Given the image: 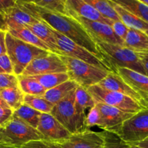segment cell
<instances>
[{
  "instance_id": "obj_1",
  "label": "cell",
  "mask_w": 148,
  "mask_h": 148,
  "mask_svg": "<svg viewBox=\"0 0 148 148\" xmlns=\"http://www.w3.org/2000/svg\"><path fill=\"white\" fill-rule=\"evenodd\" d=\"M17 4L38 20H41L52 28L85 48L101 60L96 43L78 21L71 16L53 12L36 5L32 1L17 0Z\"/></svg>"
},
{
  "instance_id": "obj_2",
  "label": "cell",
  "mask_w": 148,
  "mask_h": 148,
  "mask_svg": "<svg viewBox=\"0 0 148 148\" xmlns=\"http://www.w3.org/2000/svg\"><path fill=\"white\" fill-rule=\"evenodd\" d=\"M97 49L101 56V61L111 72L116 73L117 69L126 68L146 75L142 61L136 52L122 46L105 43H96Z\"/></svg>"
},
{
  "instance_id": "obj_3",
  "label": "cell",
  "mask_w": 148,
  "mask_h": 148,
  "mask_svg": "<svg viewBox=\"0 0 148 148\" xmlns=\"http://www.w3.org/2000/svg\"><path fill=\"white\" fill-rule=\"evenodd\" d=\"M5 42L7 54L12 62L15 75L17 77L23 74L32 61L50 53L13 37L8 32L6 33Z\"/></svg>"
},
{
  "instance_id": "obj_4",
  "label": "cell",
  "mask_w": 148,
  "mask_h": 148,
  "mask_svg": "<svg viewBox=\"0 0 148 148\" xmlns=\"http://www.w3.org/2000/svg\"><path fill=\"white\" fill-rule=\"evenodd\" d=\"M41 140L44 138L36 129L15 116L0 127V145L20 148L30 142Z\"/></svg>"
},
{
  "instance_id": "obj_5",
  "label": "cell",
  "mask_w": 148,
  "mask_h": 148,
  "mask_svg": "<svg viewBox=\"0 0 148 148\" xmlns=\"http://www.w3.org/2000/svg\"><path fill=\"white\" fill-rule=\"evenodd\" d=\"M65 64L69 79L87 90L93 85H98L110 72L94 65L65 56H59Z\"/></svg>"
},
{
  "instance_id": "obj_6",
  "label": "cell",
  "mask_w": 148,
  "mask_h": 148,
  "mask_svg": "<svg viewBox=\"0 0 148 148\" xmlns=\"http://www.w3.org/2000/svg\"><path fill=\"white\" fill-rule=\"evenodd\" d=\"M113 132L130 145L148 138V106L126 120Z\"/></svg>"
},
{
  "instance_id": "obj_7",
  "label": "cell",
  "mask_w": 148,
  "mask_h": 148,
  "mask_svg": "<svg viewBox=\"0 0 148 148\" xmlns=\"http://www.w3.org/2000/svg\"><path fill=\"white\" fill-rule=\"evenodd\" d=\"M86 90L95 103L105 104L133 114H136L145 108L132 98L122 93L107 90L98 85L91 86Z\"/></svg>"
},
{
  "instance_id": "obj_8",
  "label": "cell",
  "mask_w": 148,
  "mask_h": 148,
  "mask_svg": "<svg viewBox=\"0 0 148 148\" xmlns=\"http://www.w3.org/2000/svg\"><path fill=\"white\" fill-rule=\"evenodd\" d=\"M49 27L56 38L57 46V49L59 53H60V56H65L73 58V59H78V60L83 61L89 64L94 65L97 67L106 69V70L110 72V69L100 59H99L97 56L92 54L88 50H86L85 48L79 46L68 38L65 37V36L57 32L50 26Z\"/></svg>"
},
{
  "instance_id": "obj_9",
  "label": "cell",
  "mask_w": 148,
  "mask_h": 148,
  "mask_svg": "<svg viewBox=\"0 0 148 148\" xmlns=\"http://www.w3.org/2000/svg\"><path fill=\"white\" fill-rule=\"evenodd\" d=\"M69 16L80 23L91 38L96 43H105L123 46V41L114 33L111 26L100 22L91 21L76 15L74 13L68 12Z\"/></svg>"
},
{
  "instance_id": "obj_10",
  "label": "cell",
  "mask_w": 148,
  "mask_h": 148,
  "mask_svg": "<svg viewBox=\"0 0 148 148\" xmlns=\"http://www.w3.org/2000/svg\"><path fill=\"white\" fill-rule=\"evenodd\" d=\"M75 90L55 104L50 113L71 134L77 132V118L75 109Z\"/></svg>"
},
{
  "instance_id": "obj_11",
  "label": "cell",
  "mask_w": 148,
  "mask_h": 148,
  "mask_svg": "<svg viewBox=\"0 0 148 148\" xmlns=\"http://www.w3.org/2000/svg\"><path fill=\"white\" fill-rule=\"evenodd\" d=\"M62 72H67L65 64L59 55L50 52L46 56L32 61L21 75L30 77Z\"/></svg>"
},
{
  "instance_id": "obj_12",
  "label": "cell",
  "mask_w": 148,
  "mask_h": 148,
  "mask_svg": "<svg viewBox=\"0 0 148 148\" xmlns=\"http://www.w3.org/2000/svg\"><path fill=\"white\" fill-rule=\"evenodd\" d=\"M104 132L86 130L72 134L68 140L57 143L59 148H104Z\"/></svg>"
},
{
  "instance_id": "obj_13",
  "label": "cell",
  "mask_w": 148,
  "mask_h": 148,
  "mask_svg": "<svg viewBox=\"0 0 148 148\" xmlns=\"http://www.w3.org/2000/svg\"><path fill=\"white\" fill-rule=\"evenodd\" d=\"M95 106L100 113V116L98 127L102 129L104 131L112 132L115 131L126 120L135 114L103 103H96Z\"/></svg>"
},
{
  "instance_id": "obj_14",
  "label": "cell",
  "mask_w": 148,
  "mask_h": 148,
  "mask_svg": "<svg viewBox=\"0 0 148 148\" xmlns=\"http://www.w3.org/2000/svg\"><path fill=\"white\" fill-rule=\"evenodd\" d=\"M37 130L43 135L44 140L54 143H62L72 134L50 114L44 113L41 115Z\"/></svg>"
},
{
  "instance_id": "obj_15",
  "label": "cell",
  "mask_w": 148,
  "mask_h": 148,
  "mask_svg": "<svg viewBox=\"0 0 148 148\" xmlns=\"http://www.w3.org/2000/svg\"><path fill=\"white\" fill-rule=\"evenodd\" d=\"M98 85L107 90L122 93L132 98L143 108H147L148 106V104L144 101L143 98L136 91L133 90L118 74L110 72L108 75L98 84Z\"/></svg>"
},
{
  "instance_id": "obj_16",
  "label": "cell",
  "mask_w": 148,
  "mask_h": 148,
  "mask_svg": "<svg viewBox=\"0 0 148 148\" xmlns=\"http://www.w3.org/2000/svg\"><path fill=\"white\" fill-rule=\"evenodd\" d=\"M96 103L88 91L81 87L75 90V109L77 118V132L86 130V118L91 108L95 106Z\"/></svg>"
},
{
  "instance_id": "obj_17",
  "label": "cell",
  "mask_w": 148,
  "mask_h": 148,
  "mask_svg": "<svg viewBox=\"0 0 148 148\" xmlns=\"http://www.w3.org/2000/svg\"><path fill=\"white\" fill-rule=\"evenodd\" d=\"M68 12L74 13L76 15L91 20L100 22L111 25L113 21L104 18L94 7L90 5L85 0H65Z\"/></svg>"
},
{
  "instance_id": "obj_18",
  "label": "cell",
  "mask_w": 148,
  "mask_h": 148,
  "mask_svg": "<svg viewBox=\"0 0 148 148\" xmlns=\"http://www.w3.org/2000/svg\"><path fill=\"white\" fill-rule=\"evenodd\" d=\"M119 75L148 104V77L126 68L117 69Z\"/></svg>"
},
{
  "instance_id": "obj_19",
  "label": "cell",
  "mask_w": 148,
  "mask_h": 148,
  "mask_svg": "<svg viewBox=\"0 0 148 148\" xmlns=\"http://www.w3.org/2000/svg\"><path fill=\"white\" fill-rule=\"evenodd\" d=\"M25 27L30 30L41 40H42L49 48L52 53L60 56V53L57 46L56 38L47 23L43 20H39L38 23L27 25Z\"/></svg>"
},
{
  "instance_id": "obj_20",
  "label": "cell",
  "mask_w": 148,
  "mask_h": 148,
  "mask_svg": "<svg viewBox=\"0 0 148 148\" xmlns=\"http://www.w3.org/2000/svg\"><path fill=\"white\" fill-rule=\"evenodd\" d=\"M4 19L7 26V30L14 29L21 26L25 27L27 25L39 22L37 19L34 18L17 4H16L13 8L7 12V14L4 15Z\"/></svg>"
},
{
  "instance_id": "obj_21",
  "label": "cell",
  "mask_w": 148,
  "mask_h": 148,
  "mask_svg": "<svg viewBox=\"0 0 148 148\" xmlns=\"http://www.w3.org/2000/svg\"><path fill=\"white\" fill-rule=\"evenodd\" d=\"M123 46L136 53L148 51V36L145 32L129 28Z\"/></svg>"
},
{
  "instance_id": "obj_22",
  "label": "cell",
  "mask_w": 148,
  "mask_h": 148,
  "mask_svg": "<svg viewBox=\"0 0 148 148\" xmlns=\"http://www.w3.org/2000/svg\"><path fill=\"white\" fill-rule=\"evenodd\" d=\"M110 1L118 14L120 21L124 23L129 28L141 30L142 32L148 31V23L129 12L112 0H110Z\"/></svg>"
},
{
  "instance_id": "obj_23",
  "label": "cell",
  "mask_w": 148,
  "mask_h": 148,
  "mask_svg": "<svg viewBox=\"0 0 148 148\" xmlns=\"http://www.w3.org/2000/svg\"><path fill=\"white\" fill-rule=\"evenodd\" d=\"M78 87H79L78 84L69 79L61 85L46 90V92L41 96L51 103L55 105L58 102L62 101L72 91L76 89Z\"/></svg>"
},
{
  "instance_id": "obj_24",
  "label": "cell",
  "mask_w": 148,
  "mask_h": 148,
  "mask_svg": "<svg viewBox=\"0 0 148 148\" xmlns=\"http://www.w3.org/2000/svg\"><path fill=\"white\" fill-rule=\"evenodd\" d=\"M7 32L10 35H12L13 37L19 39L22 41L33 45V46H36V47L43 49V50L51 52L49 48L26 27L21 26V27H16L14 29H8Z\"/></svg>"
},
{
  "instance_id": "obj_25",
  "label": "cell",
  "mask_w": 148,
  "mask_h": 148,
  "mask_svg": "<svg viewBox=\"0 0 148 148\" xmlns=\"http://www.w3.org/2000/svg\"><path fill=\"white\" fill-rule=\"evenodd\" d=\"M113 1L148 23V6L141 0H114Z\"/></svg>"
},
{
  "instance_id": "obj_26",
  "label": "cell",
  "mask_w": 148,
  "mask_h": 148,
  "mask_svg": "<svg viewBox=\"0 0 148 148\" xmlns=\"http://www.w3.org/2000/svg\"><path fill=\"white\" fill-rule=\"evenodd\" d=\"M0 95L13 111L17 110L24 104L25 94L18 86L0 90Z\"/></svg>"
},
{
  "instance_id": "obj_27",
  "label": "cell",
  "mask_w": 148,
  "mask_h": 148,
  "mask_svg": "<svg viewBox=\"0 0 148 148\" xmlns=\"http://www.w3.org/2000/svg\"><path fill=\"white\" fill-rule=\"evenodd\" d=\"M18 87L25 95H39L41 96L46 90L34 78L19 75L17 77Z\"/></svg>"
},
{
  "instance_id": "obj_28",
  "label": "cell",
  "mask_w": 148,
  "mask_h": 148,
  "mask_svg": "<svg viewBox=\"0 0 148 148\" xmlns=\"http://www.w3.org/2000/svg\"><path fill=\"white\" fill-rule=\"evenodd\" d=\"M41 114L42 113L33 109L31 107L23 104L20 108L14 111L13 116L20 119L30 127L37 130Z\"/></svg>"
},
{
  "instance_id": "obj_29",
  "label": "cell",
  "mask_w": 148,
  "mask_h": 148,
  "mask_svg": "<svg viewBox=\"0 0 148 148\" xmlns=\"http://www.w3.org/2000/svg\"><path fill=\"white\" fill-rule=\"evenodd\" d=\"M30 77L36 79L46 90L61 85L70 79L67 72L36 75V76H30Z\"/></svg>"
},
{
  "instance_id": "obj_30",
  "label": "cell",
  "mask_w": 148,
  "mask_h": 148,
  "mask_svg": "<svg viewBox=\"0 0 148 148\" xmlns=\"http://www.w3.org/2000/svg\"><path fill=\"white\" fill-rule=\"evenodd\" d=\"M100 12L102 17L111 21H120V17L115 10L114 7L109 1L104 0H85Z\"/></svg>"
},
{
  "instance_id": "obj_31",
  "label": "cell",
  "mask_w": 148,
  "mask_h": 148,
  "mask_svg": "<svg viewBox=\"0 0 148 148\" xmlns=\"http://www.w3.org/2000/svg\"><path fill=\"white\" fill-rule=\"evenodd\" d=\"M24 104L39 112L44 114H50L55 106L44 99L42 96L30 95H25Z\"/></svg>"
},
{
  "instance_id": "obj_32",
  "label": "cell",
  "mask_w": 148,
  "mask_h": 148,
  "mask_svg": "<svg viewBox=\"0 0 148 148\" xmlns=\"http://www.w3.org/2000/svg\"><path fill=\"white\" fill-rule=\"evenodd\" d=\"M32 1L36 5L49 11L69 16L65 0H38Z\"/></svg>"
},
{
  "instance_id": "obj_33",
  "label": "cell",
  "mask_w": 148,
  "mask_h": 148,
  "mask_svg": "<svg viewBox=\"0 0 148 148\" xmlns=\"http://www.w3.org/2000/svg\"><path fill=\"white\" fill-rule=\"evenodd\" d=\"M104 132L105 137L104 148H130L129 144L123 142L115 133L107 131H104Z\"/></svg>"
},
{
  "instance_id": "obj_34",
  "label": "cell",
  "mask_w": 148,
  "mask_h": 148,
  "mask_svg": "<svg viewBox=\"0 0 148 148\" xmlns=\"http://www.w3.org/2000/svg\"><path fill=\"white\" fill-rule=\"evenodd\" d=\"M100 113L97 107L94 106L89 110L86 118V127L87 130H90L91 127H94V126L98 127L100 124Z\"/></svg>"
},
{
  "instance_id": "obj_35",
  "label": "cell",
  "mask_w": 148,
  "mask_h": 148,
  "mask_svg": "<svg viewBox=\"0 0 148 148\" xmlns=\"http://www.w3.org/2000/svg\"><path fill=\"white\" fill-rule=\"evenodd\" d=\"M18 86L17 76L15 75L0 74V90Z\"/></svg>"
},
{
  "instance_id": "obj_36",
  "label": "cell",
  "mask_w": 148,
  "mask_h": 148,
  "mask_svg": "<svg viewBox=\"0 0 148 148\" xmlns=\"http://www.w3.org/2000/svg\"><path fill=\"white\" fill-rule=\"evenodd\" d=\"M110 26H111L115 34L123 41L129 30V27L124 23H122L120 20V21H113Z\"/></svg>"
},
{
  "instance_id": "obj_37",
  "label": "cell",
  "mask_w": 148,
  "mask_h": 148,
  "mask_svg": "<svg viewBox=\"0 0 148 148\" xmlns=\"http://www.w3.org/2000/svg\"><path fill=\"white\" fill-rule=\"evenodd\" d=\"M0 74L15 75L12 64L7 53L0 56Z\"/></svg>"
},
{
  "instance_id": "obj_38",
  "label": "cell",
  "mask_w": 148,
  "mask_h": 148,
  "mask_svg": "<svg viewBox=\"0 0 148 148\" xmlns=\"http://www.w3.org/2000/svg\"><path fill=\"white\" fill-rule=\"evenodd\" d=\"M20 148H59V147L57 143L41 140L30 142V143L22 146Z\"/></svg>"
},
{
  "instance_id": "obj_39",
  "label": "cell",
  "mask_w": 148,
  "mask_h": 148,
  "mask_svg": "<svg viewBox=\"0 0 148 148\" xmlns=\"http://www.w3.org/2000/svg\"><path fill=\"white\" fill-rule=\"evenodd\" d=\"M14 111L10 108H0V127L8 122L13 116Z\"/></svg>"
},
{
  "instance_id": "obj_40",
  "label": "cell",
  "mask_w": 148,
  "mask_h": 148,
  "mask_svg": "<svg viewBox=\"0 0 148 148\" xmlns=\"http://www.w3.org/2000/svg\"><path fill=\"white\" fill-rule=\"evenodd\" d=\"M15 0H0V13L4 17L7 12L16 5Z\"/></svg>"
},
{
  "instance_id": "obj_41",
  "label": "cell",
  "mask_w": 148,
  "mask_h": 148,
  "mask_svg": "<svg viewBox=\"0 0 148 148\" xmlns=\"http://www.w3.org/2000/svg\"><path fill=\"white\" fill-rule=\"evenodd\" d=\"M6 31L0 30V56L7 53V48H6Z\"/></svg>"
},
{
  "instance_id": "obj_42",
  "label": "cell",
  "mask_w": 148,
  "mask_h": 148,
  "mask_svg": "<svg viewBox=\"0 0 148 148\" xmlns=\"http://www.w3.org/2000/svg\"><path fill=\"white\" fill-rule=\"evenodd\" d=\"M136 54L138 55L139 58L142 61V65H143L145 72H146V75L148 77V56L145 55L142 52H137Z\"/></svg>"
},
{
  "instance_id": "obj_43",
  "label": "cell",
  "mask_w": 148,
  "mask_h": 148,
  "mask_svg": "<svg viewBox=\"0 0 148 148\" xmlns=\"http://www.w3.org/2000/svg\"><path fill=\"white\" fill-rule=\"evenodd\" d=\"M0 30L7 32V26L6 24L5 19L1 13H0Z\"/></svg>"
},
{
  "instance_id": "obj_44",
  "label": "cell",
  "mask_w": 148,
  "mask_h": 148,
  "mask_svg": "<svg viewBox=\"0 0 148 148\" xmlns=\"http://www.w3.org/2000/svg\"><path fill=\"white\" fill-rule=\"evenodd\" d=\"M136 145L139 146V147H142V148H148V138L145 139V140L142 142H139V143H136Z\"/></svg>"
},
{
  "instance_id": "obj_45",
  "label": "cell",
  "mask_w": 148,
  "mask_h": 148,
  "mask_svg": "<svg viewBox=\"0 0 148 148\" xmlns=\"http://www.w3.org/2000/svg\"><path fill=\"white\" fill-rule=\"evenodd\" d=\"M0 108H10L9 106L5 103V101L2 99L1 95H0Z\"/></svg>"
},
{
  "instance_id": "obj_46",
  "label": "cell",
  "mask_w": 148,
  "mask_h": 148,
  "mask_svg": "<svg viewBox=\"0 0 148 148\" xmlns=\"http://www.w3.org/2000/svg\"><path fill=\"white\" fill-rule=\"evenodd\" d=\"M130 148H142V147H139V146L136 145H131Z\"/></svg>"
},
{
  "instance_id": "obj_47",
  "label": "cell",
  "mask_w": 148,
  "mask_h": 148,
  "mask_svg": "<svg viewBox=\"0 0 148 148\" xmlns=\"http://www.w3.org/2000/svg\"><path fill=\"white\" fill-rule=\"evenodd\" d=\"M0 148H18V147H9V146H4V145H0Z\"/></svg>"
},
{
  "instance_id": "obj_48",
  "label": "cell",
  "mask_w": 148,
  "mask_h": 148,
  "mask_svg": "<svg viewBox=\"0 0 148 148\" xmlns=\"http://www.w3.org/2000/svg\"><path fill=\"white\" fill-rule=\"evenodd\" d=\"M141 1H142L144 4H145L146 5L148 6V0H141Z\"/></svg>"
},
{
  "instance_id": "obj_49",
  "label": "cell",
  "mask_w": 148,
  "mask_h": 148,
  "mask_svg": "<svg viewBox=\"0 0 148 148\" xmlns=\"http://www.w3.org/2000/svg\"><path fill=\"white\" fill-rule=\"evenodd\" d=\"M142 53H145V54L147 55V56H148V51H142Z\"/></svg>"
},
{
  "instance_id": "obj_50",
  "label": "cell",
  "mask_w": 148,
  "mask_h": 148,
  "mask_svg": "<svg viewBox=\"0 0 148 148\" xmlns=\"http://www.w3.org/2000/svg\"><path fill=\"white\" fill-rule=\"evenodd\" d=\"M145 33H146V34H147V36H148V31H146V32H145Z\"/></svg>"
}]
</instances>
